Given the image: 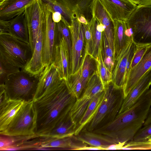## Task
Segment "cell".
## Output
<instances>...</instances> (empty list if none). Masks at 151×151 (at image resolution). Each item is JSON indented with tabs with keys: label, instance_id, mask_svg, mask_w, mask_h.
<instances>
[{
	"label": "cell",
	"instance_id": "cell-1",
	"mask_svg": "<svg viewBox=\"0 0 151 151\" xmlns=\"http://www.w3.org/2000/svg\"><path fill=\"white\" fill-rule=\"evenodd\" d=\"M76 100L64 81L58 86L33 101L36 113L35 135L45 137L70 114Z\"/></svg>",
	"mask_w": 151,
	"mask_h": 151
},
{
	"label": "cell",
	"instance_id": "cell-2",
	"mask_svg": "<svg viewBox=\"0 0 151 151\" xmlns=\"http://www.w3.org/2000/svg\"><path fill=\"white\" fill-rule=\"evenodd\" d=\"M151 107V88L129 109L118 114L112 122L93 132L108 135L119 143H126L143 126Z\"/></svg>",
	"mask_w": 151,
	"mask_h": 151
},
{
	"label": "cell",
	"instance_id": "cell-3",
	"mask_svg": "<svg viewBox=\"0 0 151 151\" xmlns=\"http://www.w3.org/2000/svg\"><path fill=\"white\" fill-rule=\"evenodd\" d=\"M124 99L123 88H116L111 83L106 86L104 97L96 113L83 129L93 132L112 122L118 114Z\"/></svg>",
	"mask_w": 151,
	"mask_h": 151
},
{
	"label": "cell",
	"instance_id": "cell-4",
	"mask_svg": "<svg viewBox=\"0 0 151 151\" xmlns=\"http://www.w3.org/2000/svg\"><path fill=\"white\" fill-rule=\"evenodd\" d=\"M38 80L39 76L21 69L10 76L2 85L9 99L29 102L34 100Z\"/></svg>",
	"mask_w": 151,
	"mask_h": 151
},
{
	"label": "cell",
	"instance_id": "cell-5",
	"mask_svg": "<svg viewBox=\"0 0 151 151\" xmlns=\"http://www.w3.org/2000/svg\"><path fill=\"white\" fill-rule=\"evenodd\" d=\"M32 54L29 44L9 35H0V56L9 63L23 69Z\"/></svg>",
	"mask_w": 151,
	"mask_h": 151
},
{
	"label": "cell",
	"instance_id": "cell-6",
	"mask_svg": "<svg viewBox=\"0 0 151 151\" xmlns=\"http://www.w3.org/2000/svg\"><path fill=\"white\" fill-rule=\"evenodd\" d=\"M36 113L33 101L25 102L0 134L13 137L35 135Z\"/></svg>",
	"mask_w": 151,
	"mask_h": 151
},
{
	"label": "cell",
	"instance_id": "cell-7",
	"mask_svg": "<svg viewBox=\"0 0 151 151\" xmlns=\"http://www.w3.org/2000/svg\"><path fill=\"white\" fill-rule=\"evenodd\" d=\"M126 22L133 42L151 43V5H137Z\"/></svg>",
	"mask_w": 151,
	"mask_h": 151
},
{
	"label": "cell",
	"instance_id": "cell-8",
	"mask_svg": "<svg viewBox=\"0 0 151 151\" xmlns=\"http://www.w3.org/2000/svg\"><path fill=\"white\" fill-rule=\"evenodd\" d=\"M105 87L96 70L90 76L82 94L71 109L70 115L73 122L78 125L90 103L98 94L104 90Z\"/></svg>",
	"mask_w": 151,
	"mask_h": 151
},
{
	"label": "cell",
	"instance_id": "cell-9",
	"mask_svg": "<svg viewBox=\"0 0 151 151\" xmlns=\"http://www.w3.org/2000/svg\"><path fill=\"white\" fill-rule=\"evenodd\" d=\"M71 35V49L70 56V75L75 73L79 68L84 55L85 39L84 27L75 17L68 27Z\"/></svg>",
	"mask_w": 151,
	"mask_h": 151
},
{
	"label": "cell",
	"instance_id": "cell-10",
	"mask_svg": "<svg viewBox=\"0 0 151 151\" xmlns=\"http://www.w3.org/2000/svg\"><path fill=\"white\" fill-rule=\"evenodd\" d=\"M29 36V44L33 53L38 33L43 28L46 18L45 6L42 0H36L24 12Z\"/></svg>",
	"mask_w": 151,
	"mask_h": 151
},
{
	"label": "cell",
	"instance_id": "cell-11",
	"mask_svg": "<svg viewBox=\"0 0 151 151\" xmlns=\"http://www.w3.org/2000/svg\"><path fill=\"white\" fill-rule=\"evenodd\" d=\"M45 11L42 31L43 61L45 67L53 62L56 45V22L53 20L52 13L46 6Z\"/></svg>",
	"mask_w": 151,
	"mask_h": 151
},
{
	"label": "cell",
	"instance_id": "cell-12",
	"mask_svg": "<svg viewBox=\"0 0 151 151\" xmlns=\"http://www.w3.org/2000/svg\"><path fill=\"white\" fill-rule=\"evenodd\" d=\"M64 80L61 77L54 62L45 67L39 76V80L33 101L60 85Z\"/></svg>",
	"mask_w": 151,
	"mask_h": 151
},
{
	"label": "cell",
	"instance_id": "cell-13",
	"mask_svg": "<svg viewBox=\"0 0 151 151\" xmlns=\"http://www.w3.org/2000/svg\"><path fill=\"white\" fill-rule=\"evenodd\" d=\"M0 35H8L29 44L28 28L24 13L7 21L0 20Z\"/></svg>",
	"mask_w": 151,
	"mask_h": 151
},
{
	"label": "cell",
	"instance_id": "cell-14",
	"mask_svg": "<svg viewBox=\"0 0 151 151\" xmlns=\"http://www.w3.org/2000/svg\"><path fill=\"white\" fill-rule=\"evenodd\" d=\"M99 1L113 21H127L137 6L130 0Z\"/></svg>",
	"mask_w": 151,
	"mask_h": 151
},
{
	"label": "cell",
	"instance_id": "cell-15",
	"mask_svg": "<svg viewBox=\"0 0 151 151\" xmlns=\"http://www.w3.org/2000/svg\"><path fill=\"white\" fill-rule=\"evenodd\" d=\"M151 68V45L140 61L129 71L123 87L124 98L141 78Z\"/></svg>",
	"mask_w": 151,
	"mask_h": 151
},
{
	"label": "cell",
	"instance_id": "cell-16",
	"mask_svg": "<svg viewBox=\"0 0 151 151\" xmlns=\"http://www.w3.org/2000/svg\"><path fill=\"white\" fill-rule=\"evenodd\" d=\"M47 9L52 13H58L61 20L69 27L76 17L74 9L76 0H42Z\"/></svg>",
	"mask_w": 151,
	"mask_h": 151
},
{
	"label": "cell",
	"instance_id": "cell-17",
	"mask_svg": "<svg viewBox=\"0 0 151 151\" xmlns=\"http://www.w3.org/2000/svg\"><path fill=\"white\" fill-rule=\"evenodd\" d=\"M53 62L62 78L67 81L70 75V54L66 43L63 37L56 38Z\"/></svg>",
	"mask_w": 151,
	"mask_h": 151
},
{
	"label": "cell",
	"instance_id": "cell-18",
	"mask_svg": "<svg viewBox=\"0 0 151 151\" xmlns=\"http://www.w3.org/2000/svg\"><path fill=\"white\" fill-rule=\"evenodd\" d=\"M113 22L114 53L115 58L133 41L131 32L126 21L115 20Z\"/></svg>",
	"mask_w": 151,
	"mask_h": 151
},
{
	"label": "cell",
	"instance_id": "cell-19",
	"mask_svg": "<svg viewBox=\"0 0 151 151\" xmlns=\"http://www.w3.org/2000/svg\"><path fill=\"white\" fill-rule=\"evenodd\" d=\"M36 0H4L0 2V20H10L24 12Z\"/></svg>",
	"mask_w": 151,
	"mask_h": 151
},
{
	"label": "cell",
	"instance_id": "cell-20",
	"mask_svg": "<svg viewBox=\"0 0 151 151\" xmlns=\"http://www.w3.org/2000/svg\"><path fill=\"white\" fill-rule=\"evenodd\" d=\"M151 85V68L141 78L124 98L119 114L129 109L150 88Z\"/></svg>",
	"mask_w": 151,
	"mask_h": 151
},
{
	"label": "cell",
	"instance_id": "cell-21",
	"mask_svg": "<svg viewBox=\"0 0 151 151\" xmlns=\"http://www.w3.org/2000/svg\"><path fill=\"white\" fill-rule=\"evenodd\" d=\"M130 44L115 58L111 83L116 88H123L125 83Z\"/></svg>",
	"mask_w": 151,
	"mask_h": 151
},
{
	"label": "cell",
	"instance_id": "cell-22",
	"mask_svg": "<svg viewBox=\"0 0 151 151\" xmlns=\"http://www.w3.org/2000/svg\"><path fill=\"white\" fill-rule=\"evenodd\" d=\"M43 28L38 33L32 56L23 69L30 75L36 76H39L45 68L43 61Z\"/></svg>",
	"mask_w": 151,
	"mask_h": 151
},
{
	"label": "cell",
	"instance_id": "cell-23",
	"mask_svg": "<svg viewBox=\"0 0 151 151\" xmlns=\"http://www.w3.org/2000/svg\"><path fill=\"white\" fill-rule=\"evenodd\" d=\"M93 17L104 26L105 33L109 43L114 51L113 22L99 0H94L93 6Z\"/></svg>",
	"mask_w": 151,
	"mask_h": 151
},
{
	"label": "cell",
	"instance_id": "cell-24",
	"mask_svg": "<svg viewBox=\"0 0 151 151\" xmlns=\"http://www.w3.org/2000/svg\"><path fill=\"white\" fill-rule=\"evenodd\" d=\"M77 138L88 145L106 149L110 146L119 143L108 135L83 129L77 135Z\"/></svg>",
	"mask_w": 151,
	"mask_h": 151
},
{
	"label": "cell",
	"instance_id": "cell-25",
	"mask_svg": "<svg viewBox=\"0 0 151 151\" xmlns=\"http://www.w3.org/2000/svg\"><path fill=\"white\" fill-rule=\"evenodd\" d=\"M26 102L9 99L0 105V132L5 130L16 114Z\"/></svg>",
	"mask_w": 151,
	"mask_h": 151
},
{
	"label": "cell",
	"instance_id": "cell-26",
	"mask_svg": "<svg viewBox=\"0 0 151 151\" xmlns=\"http://www.w3.org/2000/svg\"><path fill=\"white\" fill-rule=\"evenodd\" d=\"M40 145V147H39L57 148L75 150H78L79 148L88 146L87 144L79 140L74 135L61 138H51L50 139H49L47 140L43 141Z\"/></svg>",
	"mask_w": 151,
	"mask_h": 151
},
{
	"label": "cell",
	"instance_id": "cell-27",
	"mask_svg": "<svg viewBox=\"0 0 151 151\" xmlns=\"http://www.w3.org/2000/svg\"><path fill=\"white\" fill-rule=\"evenodd\" d=\"M104 90L98 94L90 103L78 123L74 135L76 136L92 120L103 99Z\"/></svg>",
	"mask_w": 151,
	"mask_h": 151
},
{
	"label": "cell",
	"instance_id": "cell-28",
	"mask_svg": "<svg viewBox=\"0 0 151 151\" xmlns=\"http://www.w3.org/2000/svg\"><path fill=\"white\" fill-rule=\"evenodd\" d=\"M91 33L92 43L90 54L96 59L98 56L99 50L102 49L104 26L96 18L93 17L88 23Z\"/></svg>",
	"mask_w": 151,
	"mask_h": 151
},
{
	"label": "cell",
	"instance_id": "cell-29",
	"mask_svg": "<svg viewBox=\"0 0 151 151\" xmlns=\"http://www.w3.org/2000/svg\"><path fill=\"white\" fill-rule=\"evenodd\" d=\"M77 126L72 121L69 114L45 137L61 138L71 136L75 134Z\"/></svg>",
	"mask_w": 151,
	"mask_h": 151
},
{
	"label": "cell",
	"instance_id": "cell-30",
	"mask_svg": "<svg viewBox=\"0 0 151 151\" xmlns=\"http://www.w3.org/2000/svg\"><path fill=\"white\" fill-rule=\"evenodd\" d=\"M65 81L70 92L76 99H78L85 88L81 80L80 67L75 73L70 75L67 81Z\"/></svg>",
	"mask_w": 151,
	"mask_h": 151
},
{
	"label": "cell",
	"instance_id": "cell-31",
	"mask_svg": "<svg viewBox=\"0 0 151 151\" xmlns=\"http://www.w3.org/2000/svg\"><path fill=\"white\" fill-rule=\"evenodd\" d=\"M96 63L95 59L91 55L84 52L80 67L81 80L85 88L90 76L96 70L94 69V64Z\"/></svg>",
	"mask_w": 151,
	"mask_h": 151
},
{
	"label": "cell",
	"instance_id": "cell-32",
	"mask_svg": "<svg viewBox=\"0 0 151 151\" xmlns=\"http://www.w3.org/2000/svg\"><path fill=\"white\" fill-rule=\"evenodd\" d=\"M94 0H76L74 9L76 17L82 16L89 23L93 17V6Z\"/></svg>",
	"mask_w": 151,
	"mask_h": 151
},
{
	"label": "cell",
	"instance_id": "cell-33",
	"mask_svg": "<svg viewBox=\"0 0 151 151\" xmlns=\"http://www.w3.org/2000/svg\"><path fill=\"white\" fill-rule=\"evenodd\" d=\"M102 50H99L97 58L95 59L96 71L105 87L111 83L112 73L105 65L103 58Z\"/></svg>",
	"mask_w": 151,
	"mask_h": 151
},
{
	"label": "cell",
	"instance_id": "cell-34",
	"mask_svg": "<svg viewBox=\"0 0 151 151\" xmlns=\"http://www.w3.org/2000/svg\"><path fill=\"white\" fill-rule=\"evenodd\" d=\"M102 55L104 62L112 73L113 70L115 58L113 49L109 45L104 32L103 33Z\"/></svg>",
	"mask_w": 151,
	"mask_h": 151
},
{
	"label": "cell",
	"instance_id": "cell-35",
	"mask_svg": "<svg viewBox=\"0 0 151 151\" xmlns=\"http://www.w3.org/2000/svg\"><path fill=\"white\" fill-rule=\"evenodd\" d=\"M21 70L0 56V85H3L10 76Z\"/></svg>",
	"mask_w": 151,
	"mask_h": 151
},
{
	"label": "cell",
	"instance_id": "cell-36",
	"mask_svg": "<svg viewBox=\"0 0 151 151\" xmlns=\"http://www.w3.org/2000/svg\"><path fill=\"white\" fill-rule=\"evenodd\" d=\"M56 38L63 37L64 39L69 50L70 56L71 49V39L69 28L61 20L56 23Z\"/></svg>",
	"mask_w": 151,
	"mask_h": 151
},
{
	"label": "cell",
	"instance_id": "cell-37",
	"mask_svg": "<svg viewBox=\"0 0 151 151\" xmlns=\"http://www.w3.org/2000/svg\"><path fill=\"white\" fill-rule=\"evenodd\" d=\"M122 150H151V137L140 142L131 140L127 142L122 148Z\"/></svg>",
	"mask_w": 151,
	"mask_h": 151
},
{
	"label": "cell",
	"instance_id": "cell-38",
	"mask_svg": "<svg viewBox=\"0 0 151 151\" xmlns=\"http://www.w3.org/2000/svg\"><path fill=\"white\" fill-rule=\"evenodd\" d=\"M136 48L132 62L130 70L134 67L141 60L151 43L135 44Z\"/></svg>",
	"mask_w": 151,
	"mask_h": 151
},
{
	"label": "cell",
	"instance_id": "cell-39",
	"mask_svg": "<svg viewBox=\"0 0 151 151\" xmlns=\"http://www.w3.org/2000/svg\"><path fill=\"white\" fill-rule=\"evenodd\" d=\"M151 137V123L143 126L137 132L132 140L135 142L143 141Z\"/></svg>",
	"mask_w": 151,
	"mask_h": 151
},
{
	"label": "cell",
	"instance_id": "cell-40",
	"mask_svg": "<svg viewBox=\"0 0 151 151\" xmlns=\"http://www.w3.org/2000/svg\"><path fill=\"white\" fill-rule=\"evenodd\" d=\"M84 29L85 48V52L90 54L92 43V36L88 23L87 24H83Z\"/></svg>",
	"mask_w": 151,
	"mask_h": 151
},
{
	"label": "cell",
	"instance_id": "cell-41",
	"mask_svg": "<svg viewBox=\"0 0 151 151\" xmlns=\"http://www.w3.org/2000/svg\"><path fill=\"white\" fill-rule=\"evenodd\" d=\"M0 138V149L1 150L5 148L10 147L14 145L16 139L13 137L8 136L9 137L3 136L1 135Z\"/></svg>",
	"mask_w": 151,
	"mask_h": 151
},
{
	"label": "cell",
	"instance_id": "cell-42",
	"mask_svg": "<svg viewBox=\"0 0 151 151\" xmlns=\"http://www.w3.org/2000/svg\"><path fill=\"white\" fill-rule=\"evenodd\" d=\"M9 99L4 86L0 85V105L6 102Z\"/></svg>",
	"mask_w": 151,
	"mask_h": 151
},
{
	"label": "cell",
	"instance_id": "cell-43",
	"mask_svg": "<svg viewBox=\"0 0 151 151\" xmlns=\"http://www.w3.org/2000/svg\"><path fill=\"white\" fill-rule=\"evenodd\" d=\"M125 143L119 142L117 144L111 145L106 149V150H121L122 148L125 144Z\"/></svg>",
	"mask_w": 151,
	"mask_h": 151
},
{
	"label": "cell",
	"instance_id": "cell-44",
	"mask_svg": "<svg viewBox=\"0 0 151 151\" xmlns=\"http://www.w3.org/2000/svg\"><path fill=\"white\" fill-rule=\"evenodd\" d=\"M88 146L81 148L78 149V150H105V149L100 147H97L92 146Z\"/></svg>",
	"mask_w": 151,
	"mask_h": 151
},
{
	"label": "cell",
	"instance_id": "cell-45",
	"mask_svg": "<svg viewBox=\"0 0 151 151\" xmlns=\"http://www.w3.org/2000/svg\"><path fill=\"white\" fill-rule=\"evenodd\" d=\"M151 123V107L150 109L147 118L144 123L143 126L147 125Z\"/></svg>",
	"mask_w": 151,
	"mask_h": 151
},
{
	"label": "cell",
	"instance_id": "cell-46",
	"mask_svg": "<svg viewBox=\"0 0 151 151\" xmlns=\"http://www.w3.org/2000/svg\"><path fill=\"white\" fill-rule=\"evenodd\" d=\"M78 20L81 23L85 24H88V23L85 18L82 16L79 17L77 18Z\"/></svg>",
	"mask_w": 151,
	"mask_h": 151
},
{
	"label": "cell",
	"instance_id": "cell-47",
	"mask_svg": "<svg viewBox=\"0 0 151 151\" xmlns=\"http://www.w3.org/2000/svg\"><path fill=\"white\" fill-rule=\"evenodd\" d=\"M138 5H151V0H142Z\"/></svg>",
	"mask_w": 151,
	"mask_h": 151
},
{
	"label": "cell",
	"instance_id": "cell-48",
	"mask_svg": "<svg viewBox=\"0 0 151 151\" xmlns=\"http://www.w3.org/2000/svg\"><path fill=\"white\" fill-rule=\"evenodd\" d=\"M132 1L134 3L137 5L139 4V2L142 0H130Z\"/></svg>",
	"mask_w": 151,
	"mask_h": 151
},
{
	"label": "cell",
	"instance_id": "cell-49",
	"mask_svg": "<svg viewBox=\"0 0 151 151\" xmlns=\"http://www.w3.org/2000/svg\"><path fill=\"white\" fill-rule=\"evenodd\" d=\"M4 0H0V2H2V1H3Z\"/></svg>",
	"mask_w": 151,
	"mask_h": 151
}]
</instances>
